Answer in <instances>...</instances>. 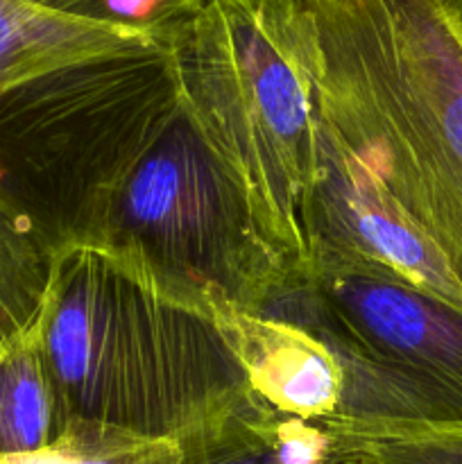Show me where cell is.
Returning a JSON list of instances; mask_svg holds the SVG:
<instances>
[{
	"label": "cell",
	"instance_id": "7a4b0ae2",
	"mask_svg": "<svg viewBox=\"0 0 462 464\" xmlns=\"http://www.w3.org/2000/svg\"><path fill=\"white\" fill-rule=\"evenodd\" d=\"M39 331L72 420L179 442L247 390L216 322L111 249L54 252Z\"/></svg>",
	"mask_w": 462,
	"mask_h": 464
},
{
	"label": "cell",
	"instance_id": "9c48e42d",
	"mask_svg": "<svg viewBox=\"0 0 462 464\" xmlns=\"http://www.w3.org/2000/svg\"><path fill=\"white\" fill-rule=\"evenodd\" d=\"M179 444V464H361L324 426L276 411L249 388Z\"/></svg>",
	"mask_w": 462,
	"mask_h": 464
},
{
	"label": "cell",
	"instance_id": "e0dca14e",
	"mask_svg": "<svg viewBox=\"0 0 462 464\" xmlns=\"http://www.w3.org/2000/svg\"><path fill=\"white\" fill-rule=\"evenodd\" d=\"M23 3H30V5H36V7H43V9H50V12H57L59 5H62V0H23Z\"/></svg>",
	"mask_w": 462,
	"mask_h": 464
},
{
	"label": "cell",
	"instance_id": "6da1fadb",
	"mask_svg": "<svg viewBox=\"0 0 462 464\" xmlns=\"http://www.w3.org/2000/svg\"><path fill=\"white\" fill-rule=\"evenodd\" d=\"M317 121L462 284V30L439 0H302Z\"/></svg>",
	"mask_w": 462,
	"mask_h": 464
},
{
	"label": "cell",
	"instance_id": "2e32d148",
	"mask_svg": "<svg viewBox=\"0 0 462 464\" xmlns=\"http://www.w3.org/2000/svg\"><path fill=\"white\" fill-rule=\"evenodd\" d=\"M439 3L444 5V9H447L456 21L457 18H462V0H439Z\"/></svg>",
	"mask_w": 462,
	"mask_h": 464
},
{
	"label": "cell",
	"instance_id": "3957f363",
	"mask_svg": "<svg viewBox=\"0 0 462 464\" xmlns=\"http://www.w3.org/2000/svg\"><path fill=\"white\" fill-rule=\"evenodd\" d=\"M181 107L258 231L306 279L317 166L313 30L302 0H208L166 39Z\"/></svg>",
	"mask_w": 462,
	"mask_h": 464
},
{
	"label": "cell",
	"instance_id": "4fadbf2b",
	"mask_svg": "<svg viewBox=\"0 0 462 464\" xmlns=\"http://www.w3.org/2000/svg\"><path fill=\"white\" fill-rule=\"evenodd\" d=\"M53 256L30 222L0 195V347L39 317Z\"/></svg>",
	"mask_w": 462,
	"mask_h": 464
},
{
	"label": "cell",
	"instance_id": "ba28073f",
	"mask_svg": "<svg viewBox=\"0 0 462 464\" xmlns=\"http://www.w3.org/2000/svg\"><path fill=\"white\" fill-rule=\"evenodd\" d=\"M207 313L256 397L315 424L342 417V370L315 331L222 302L208 304Z\"/></svg>",
	"mask_w": 462,
	"mask_h": 464
},
{
	"label": "cell",
	"instance_id": "277c9868",
	"mask_svg": "<svg viewBox=\"0 0 462 464\" xmlns=\"http://www.w3.org/2000/svg\"><path fill=\"white\" fill-rule=\"evenodd\" d=\"M181 109L168 45L57 68L0 95V195L53 249L91 245Z\"/></svg>",
	"mask_w": 462,
	"mask_h": 464
},
{
	"label": "cell",
	"instance_id": "30bf717a",
	"mask_svg": "<svg viewBox=\"0 0 462 464\" xmlns=\"http://www.w3.org/2000/svg\"><path fill=\"white\" fill-rule=\"evenodd\" d=\"M157 45L166 44L145 32L82 21L23 0H0V95L57 68Z\"/></svg>",
	"mask_w": 462,
	"mask_h": 464
},
{
	"label": "cell",
	"instance_id": "5b68a950",
	"mask_svg": "<svg viewBox=\"0 0 462 464\" xmlns=\"http://www.w3.org/2000/svg\"><path fill=\"white\" fill-rule=\"evenodd\" d=\"M91 245L204 313L211 302L256 313L293 284L184 107L116 190Z\"/></svg>",
	"mask_w": 462,
	"mask_h": 464
},
{
	"label": "cell",
	"instance_id": "5bb4252c",
	"mask_svg": "<svg viewBox=\"0 0 462 464\" xmlns=\"http://www.w3.org/2000/svg\"><path fill=\"white\" fill-rule=\"evenodd\" d=\"M177 440L145 438L98 421L75 420L54 444L21 456H0V464H179Z\"/></svg>",
	"mask_w": 462,
	"mask_h": 464
},
{
	"label": "cell",
	"instance_id": "8fae6325",
	"mask_svg": "<svg viewBox=\"0 0 462 464\" xmlns=\"http://www.w3.org/2000/svg\"><path fill=\"white\" fill-rule=\"evenodd\" d=\"M41 344L39 317L0 347V456L41 451L72 424Z\"/></svg>",
	"mask_w": 462,
	"mask_h": 464
},
{
	"label": "cell",
	"instance_id": "9a60e30c",
	"mask_svg": "<svg viewBox=\"0 0 462 464\" xmlns=\"http://www.w3.org/2000/svg\"><path fill=\"white\" fill-rule=\"evenodd\" d=\"M208 0H62L57 12L82 21L145 32L166 44L168 34Z\"/></svg>",
	"mask_w": 462,
	"mask_h": 464
},
{
	"label": "cell",
	"instance_id": "8992f818",
	"mask_svg": "<svg viewBox=\"0 0 462 464\" xmlns=\"http://www.w3.org/2000/svg\"><path fill=\"white\" fill-rule=\"evenodd\" d=\"M308 263L326 258L367 270L462 308V284L374 172L317 121V166L306 211Z\"/></svg>",
	"mask_w": 462,
	"mask_h": 464
},
{
	"label": "cell",
	"instance_id": "ac0fdd59",
	"mask_svg": "<svg viewBox=\"0 0 462 464\" xmlns=\"http://www.w3.org/2000/svg\"><path fill=\"white\" fill-rule=\"evenodd\" d=\"M456 23H457V25H460V30H462V18H457V21H456Z\"/></svg>",
	"mask_w": 462,
	"mask_h": 464
},
{
	"label": "cell",
	"instance_id": "7c38bea8",
	"mask_svg": "<svg viewBox=\"0 0 462 464\" xmlns=\"http://www.w3.org/2000/svg\"><path fill=\"white\" fill-rule=\"evenodd\" d=\"M322 426L361 464H462V421L331 420Z\"/></svg>",
	"mask_w": 462,
	"mask_h": 464
},
{
	"label": "cell",
	"instance_id": "52a82bcc",
	"mask_svg": "<svg viewBox=\"0 0 462 464\" xmlns=\"http://www.w3.org/2000/svg\"><path fill=\"white\" fill-rule=\"evenodd\" d=\"M306 281L361 347L462 421V308L326 258H311Z\"/></svg>",
	"mask_w": 462,
	"mask_h": 464
}]
</instances>
